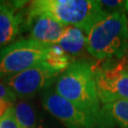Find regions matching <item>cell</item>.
I'll use <instances>...</instances> for the list:
<instances>
[{"mask_svg":"<svg viewBox=\"0 0 128 128\" xmlns=\"http://www.w3.org/2000/svg\"><path fill=\"white\" fill-rule=\"evenodd\" d=\"M14 117L19 128H36L37 117L35 110L30 104L20 102L14 106Z\"/></svg>","mask_w":128,"mask_h":128,"instance_id":"obj_12","label":"cell"},{"mask_svg":"<svg viewBox=\"0 0 128 128\" xmlns=\"http://www.w3.org/2000/svg\"><path fill=\"white\" fill-rule=\"evenodd\" d=\"M98 128H128V101L102 105Z\"/></svg>","mask_w":128,"mask_h":128,"instance_id":"obj_10","label":"cell"},{"mask_svg":"<svg viewBox=\"0 0 128 128\" xmlns=\"http://www.w3.org/2000/svg\"><path fill=\"white\" fill-rule=\"evenodd\" d=\"M45 62L50 68L59 71L64 72L73 62L68 53H66L58 45H52L46 54Z\"/></svg>","mask_w":128,"mask_h":128,"instance_id":"obj_13","label":"cell"},{"mask_svg":"<svg viewBox=\"0 0 128 128\" xmlns=\"http://www.w3.org/2000/svg\"><path fill=\"white\" fill-rule=\"evenodd\" d=\"M124 12L128 14V0L125 1V6H124Z\"/></svg>","mask_w":128,"mask_h":128,"instance_id":"obj_19","label":"cell"},{"mask_svg":"<svg viewBox=\"0 0 128 128\" xmlns=\"http://www.w3.org/2000/svg\"><path fill=\"white\" fill-rule=\"evenodd\" d=\"M25 1H0V48L12 44L27 28Z\"/></svg>","mask_w":128,"mask_h":128,"instance_id":"obj_8","label":"cell"},{"mask_svg":"<svg viewBox=\"0 0 128 128\" xmlns=\"http://www.w3.org/2000/svg\"><path fill=\"white\" fill-rule=\"evenodd\" d=\"M98 0H35L27 9V21L48 15L64 26H73L86 33L94 24L107 15Z\"/></svg>","mask_w":128,"mask_h":128,"instance_id":"obj_2","label":"cell"},{"mask_svg":"<svg viewBox=\"0 0 128 128\" xmlns=\"http://www.w3.org/2000/svg\"><path fill=\"white\" fill-rule=\"evenodd\" d=\"M114 64L119 66L120 68L125 69V70H128V50L126 52V54L124 55V57L120 60H116L114 62Z\"/></svg>","mask_w":128,"mask_h":128,"instance_id":"obj_18","label":"cell"},{"mask_svg":"<svg viewBox=\"0 0 128 128\" xmlns=\"http://www.w3.org/2000/svg\"><path fill=\"white\" fill-rule=\"evenodd\" d=\"M14 106L0 119V128H19L14 117Z\"/></svg>","mask_w":128,"mask_h":128,"instance_id":"obj_15","label":"cell"},{"mask_svg":"<svg viewBox=\"0 0 128 128\" xmlns=\"http://www.w3.org/2000/svg\"><path fill=\"white\" fill-rule=\"evenodd\" d=\"M86 44V35L82 30L73 26H66L58 42V46L68 55H79Z\"/></svg>","mask_w":128,"mask_h":128,"instance_id":"obj_11","label":"cell"},{"mask_svg":"<svg viewBox=\"0 0 128 128\" xmlns=\"http://www.w3.org/2000/svg\"><path fill=\"white\" fill-rule=\"evenodd\" d=\"M66 27L48 15H38L27 21V30H30V38L44 45H57Z\"/></svg>","mask_w":128,"mask_h":128,"instance_id":"obj_9","label":"cell"},{"mask_svg":"<svg viewBox=\"0 0 128 128\" xmlns=\"http://www.w3.org/2000/svg\"><path fill=\"white\" fill-rule=\"evenodd\" d=\"M61 72L42 62L17 74L5 78L3 82L15 93L17 98H30L39 91L50 87Z\"/></svg>","mask_w":128,"mask_h":128,"instance_id":"obj_5","label":"cell"},{"mask_svg":"<svg viewBox=\"0 0 128 128\" xmlns=\"http://www.w3.org/2000/svg\"><path fill=\"white\" fill-rule=\"evenodd\" d=\"M95 68V81L101 104L128 101V70L113 63Z\"/></svg>","mask_w":128,"mask_h":128,"instance_id":"obj_7","label":"cell"},{"mask_svg":"<svg viewBox=\"0 0 128 128\" xmlns=\"http://www.w3.org/2000/svg\"><path fill=\"white\" fill-rule=\"evenodd\" d=\"M98 1L102 10L107 14L125 12H124L125 1H120V0H98Z\"/></svg>","mask_w":128,"mask_h":128,"instance_id":"obj_14","label":"cell"},{"mask_svg":"<svg viewBox=\"0 0 128 128\" xmlns=\"http://www.w3.org/2000/svg\"><path fill=\"white\" fill-rule=\"evenodd\" d=\"M95 66L86 61H75L62 72L54 90L81 110L100 119L102 104L95 81Z\"/></svg>","mask_w":128,"mask_h":128,"instance_id":"obj_1","label":"cell"},{"mask_svg":"<svg viewBox=\"0 0 128 128\" xmlns=\"http://www.w3.org/2000/svg\"><path fill=\"white\" fill-rule=\"evenodd\" d=\"M86 50L98 60H120L128 50V19L125 12L108 14L86 33Z\"/></svg>","mask_w":128,"mask_h":128,"instance_id":"obj_3","label":"cell"},{"mask_svg":"<svg viewBox=\"0 0 128 128\" xmlns=\"http://www.w3.org/2000/svg\"><path fill=\"white\" fill-rule=\"evenodd\" d=\"M32 38L12 42L0 50V79L17 74L44 62L50 48Z\"/></svg>","mask_w":128,"mask_h":128,"instance_id":"obj_4","label":"cell"},{"mask_svg":"<svg viewBox=\"0 0 128 128\" xmlns=\"http://www.w3.org/2000/svg\"><path fill=\"white\" fill-rule=\"evenodd\" d=\"M14 106V102L7 100H0V119L4 116L8 110L10 109Z\"/></svg>","mask_w":128,"mask_h":128,"instance_id":"obj_17","label":"cell"},{"mask_svg":"<svg viewBox=\"0 0 128 128\" xmlns=\"http://www.w3.org/2000/svg\"><path fill=\"white\" fill-rule=\"evenodd\" d=\"M36 128H48V127L45 126V125H43V124H41V125H37Z\"/></svg>","mask_w":128,"mask_h":128,"instance_id":"obj_20","label":"cell"},{"mask_svg":"<svg viewBox=\"0 0 128 128\" xmlns=\"http://www.w3.org/2000/svg\"><path fill=\"white\" fill-rule=\"evenodd\" d=\"M16 99L15 93L4 82H0V100H7L14 104Z\"/></svg>","mask_w":128,"mask_h":128,"instance_id":"obj_16","label":"cell"},{"mask_svg":"<svg viewBox=\"0 0 128 128\" xmlns=\"http://www.w3.org/2000/svg\"><path fill=\"white\" fill-rule=\"evenodd\" d=\"M42 104L45 109L61 120L66 128H98L97 118L81 110L52 88H46L44 91Z\"/></svg>","mask_w":128,"mask_h":128,"instance_id":"obj_6","label":"cell"}]
</instances>
